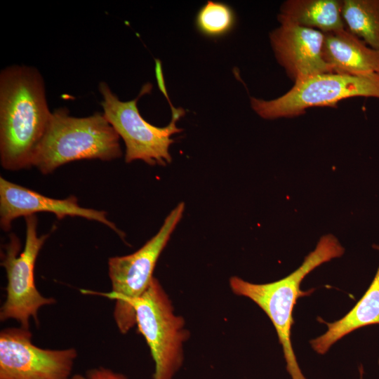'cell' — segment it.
Masks as SVG:
<instances>
[{
	"instance_id": "1",
	"label": "cell",
	"mask_w": 379,
	"mask_h": 379,
	"mask_svg": "<svg viewBox=\"0 0 379 379\" xmlns=\"http://www.w3.org/2000/svg\"><path fill=\"white\" fill-rule=\"evenodd\" d=\"M44 87L32 67L12 65L1 72L0 160L6 170L32 166L52 115Z\"/></svg>"
},
{
	"instance_id": "2",
	"label": "cell",
	"mask_w": 379,
	"mask_h": 379,
	"mask_svg": "<svg viewBox=\"0 0 379 379\" xmlns=\"http://www.w3.org/2000/svg\"><path fill=\"white\" fill-rule=\"evenodd\" d=\"M345 249L333 234L322 236L302 265L286 277L267 284H253L234 276L230 286L234 293L257 304L272 322L282 346L286 370L291 379H306L299 367L291 343L293 310L299 297L307 295L300 288L303 279L319 265L341 257Z\"/></svg>"
},
{
	"instance_id": "3",
	"label": "cell",
	"mask_w": 379,
	"mask_h": 379,
	"mask_svg": "<svg viewBox=\"0 0 379 379\" xmlns=\"http://www.w3.org/2000/svg\"><path fill=\"white\" fill-rule=\"evenodd\" d=\"M119 138L103 114L74 117L66 108L57 109L52 112L32 166L48 174L74 161H112L122 154Z\"/></svg>"
},
{
	"instance_id": "4",
	"label": "cell",
	"mask_w": 379,
	"mask_h": 379,
	"mask_svg": "<svg viewBox=\"0 0 379 379\" xmlns=\"http://www.w3.org/2000/svg\"><path fill=\"white\" fill-rule=\"evenodd\" d=\"M184 210L183 202L177 205L166 216L158 232L134 253L108 260V274L112 284L109 297L115 300L114 319L123 334L136 325L135 302L149 287L157 262L181 220Z\"/></svg>"
},
{
	"instance_id": "5",
	"label": "cell",
	"mask_w": 379,
	"mask_h": 379,
	"mask_svg": "<svg viewBox=\"0 0 379 379\" xmlns=\"http://www.w3.org/2000/svg\"><path fill=\"white\" fill-rule=\"evenodd\" d=\"M98 88L102 97L103 115L124 142L126 162L141 160L151 166L170 163L169 147L174 142L171 137L182 131L176 122L184 110L173 107L171 122L166 126L158 127L147 121L138 108L139 99L150 93V83L145 84L138 97L129 101L120 100L104 81L100 83Z\"/></svg>"
},
{
	"instance_id": "6",
	"label": "cell",
	"mask_w": 379,
	"mask_h": 379,
	"mask_svg": "<svg viewBox=\"0 0 379 379\" xmlns=\"http://www.w3.org/2000/svg\"><path fill=\"white\" fill-rule=\"evenodd\" d=\"M379 99V73L351 75L325 73L295 83L281 96L265 100L251 98L253 110L265 119L292 118L313 107H334L344 99Z\"/></svg>"
},
{
	"instance_id": "7",
	"label": "cell",
	"mask_w": 379,
	"mask_h": 379,
	"mask_svg": "<svg viewBox=\"0 0 379 379\" xmlns=\"http://www.w3.org/2000/svg\"><path fill=\"white\" fill-rule=\"evenodd\" d=\"M135 321L154 361L153 379H173L184 360L190 337L185 320L175 314L171 299L154 277L134 305Z\"/></svg>"
},
{
	"instance_id": "8",
	"label": "cell",
	"mask_w": 379,
	"mask_h": 379,
	"mask_svg": "<svg viewBox=\"0 0 379 379\" xmlns=\"http://www.w3.org/2000/svg\"><path fill=\"white\" fill-rule=\"evenodd\" d=\"M25 220V244L22 251L19 254L20 242L12 234L1 253V265L6 272L7 286L6 298L0 310V320L13 319L20 327L29 329V319L32 318L39 324V309L55 303V300L40 293L34 277L37 256L48 234L38 236V220L35 215L27 216Z\"/></svg>"
},
{
	"instance_id": "9",
	"label": "cell",
	"mask_w": 379,
	"mask_h": 379,
	"mask_svg": "<svg viewBox=\"0 0 379 379\" xmlns=\"http://www.w3.org/2000/svg\"><path fill=\"white\" fill-rule=\"evenodd\" d=\"M22 327L0 333V379H67L78 353L75 348L43 349Z\"/></svg>"
},
{
	"instance_id": "10",
	"label": "cell",
	"mask_w": 379,
	"mask_h": 379,
	"mask_svg": "<svg viewBox=\"0 0 379 379\" xmlns=\"http://www.w3.org/2000/svg\"><path fill=\"white\" fill-rule=\"evenodd\" d=\"M279 64L295 83L321 74L332 73L323 54L324 33L290 23H281L270 34Z\"/></svg>"
},
{
	"instance_id": "11",
	"label": "cell",
	"mask_w": 379,
	"mask_h": 379,
	"mask_svg": "<svg viewBox=\"0 0 379 379\" xmlns=\"http://www.w3.org/2000/svg\"><path fill=\"white\" fill-rule=\"evenodd\" d=\"M40 212L53 213L60 220L78 216L95 220L121 235L115 224L107 218L105 211L81 207L74 196L64 199H53L0 178V225L3 230L8 231L12 222L19 217Z\"/></svg>"
},
{
	"instance_id": "12",
	"label": "cell",
	"mask_w": 379,
	"mask_h": 379,
	"mask_svg": "<svg viewBox=\"0 0 379 379\" xmlns=\"http://www.w3.org/2000/svg\"><path fill=\"white\" fill-rule=\"evenodd\" d=\"M323 54L333 73H379V51L368 46L347 29L324 33Z\"/></svg>"
},
{
	"instance_id": "13",
	"label": "cell",
	"mask_w": 379,
	"mask_h": 379,
	"mask_svg": "<svg viewBox=\"0 0 379 379\" xmlns=\"http://www.w3.org/2000/svg\"><path fill=\"white\" fill-rule=\"evenodd\" d=\"M375 248L379 250V246ZM328 329L321 335L310 340L312 349L324 354L338 340L364 326L379 324V267L361 298L343 318L332 323L326 322Z\"/></svg>"
},
{
	"instance_id": "14",
	"label": "cell",
	"mask_w": 379,
	"mask_h": 379,
	"mask_svg": "<svg viewBox=\"0 0 379 379\" xmlns=\"http://www.w3.org/2000/svg\"><path fill=\"white\" fill-rule=\"evenodd\" d=\"M278 21L323 33L346 29L342 1L338 0H287L280 7Z\"/></svg>"
},
{
	"instance_id": "15",
	"label": "cell",
	"mask_w": 379,
	"mask_h": 379,
	"mask_svg": "<svg viewBox=\"0 0 379 379\" xmlns=\"http://www.w3.org/2000/svg\"><path fill=\"white\" fill-rule=\"evenodd\" d=\"M342 15L349 32L379 51V0H343Z\"/></svg>"
},
{
	"instance_id": "16",
	"label": "cell",
	"mask_w": 379,
	"mask_h": 379,
	"mask_svg": "<svg viewBox=\"0 0 379 379\" xmlns=\"http://www.w3.org/2000/svg\"><path fill=\"white\" fill-rule=\"evenodd\" d=\"M236 22V13L229 4L213 1H208L199 9L194 20L197 30L211 39L227 35L234 29Z\"/></svg>"
},
{
	"instance_id": "17",
	"label": "cell",
	"mask_w": 379,
	"mask_h": 379,
	"mask_svg": "<svg viewBox=\"0 0 379 379\" xmlns=\"http://www.w3.org/2000/svg\"><path fill=\"white\" fill-rule=\"evenodd\" d=\"M86 377L88 379H128L124 375L105 367L88 370Z\"/></svg>"
},
{
	"instance_id": "18",
	"label": "cell",
	"mask_w": 379,
	"mask_h": 379,
	"mask_svg": "<svg viewBox=\"0 0 379 379\" xmlns=\"http://www.w3.org/2000/svg\"><path fill=\"white\" fill-rule=\"evenodd\" d=\"M67 379H88V378L86 377V375L84 376L81 374H76L72 376H70L69 378Z\"/></svg>"
},
{
	"instance_id": "19",
	"label": "cell",
	"mask_w": 379,
	"mask_h": 379,
	"mask_svg": "<svg viewBox=\"0 0 379 379\" xmlns=\"http://www.w3.org/2000/svg\"></svg>"
}]
</instances>
